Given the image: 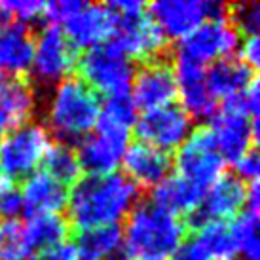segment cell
Masks as SVG:
<instances>
[{
	"label": "cell",
	"instance_id": "cell-1",
	"mask_svg": "<svg viewBox=\"0 0 260 260\" xmlns=\"http://www.w3.org/2000/svg\"><path fill=\"white\" fill-rule=\"evenodd\" d=\"M139 203V188L120 173L87 175L73 184L67 209L80 232L118 226Z\"/></svg>",
	"mask_w": 260,
	"mask_h": 260
},
{
	"label": "cell",
	"instance_id": "cell-2",
	"mask_svg": "<svg viewBox=\"0 0 260 260\" xmlns=\"http://www.w3.org/2000/svg\"><path fill=\"white\" fill-rule=\"evenodd\" d=\"M186 239V224L152 200L139 202L122 230V247L131 260H171Z\"/></svg>",
	"mask_w": 260,
	"mask_h": 260
},
{
	"label": "cell",
	"instance_id": "cell-3",
	"mask_svg": "<svg viewBox=\"0 0 260 260\" xmlns=\"http://www.w3.org/2000/svg\"><path fill=\"white\" fill-rule=\"evenodd\" d=\"M99 112L101 103L97 93L80 78H67L51 91L46 122L61 141H80L93 133Z\"/></svg>",
	"mask_w": 260,
	"mask_h": 260
},
{
	"label": "cell",
	"instance_id": "cell-4",
	"mask_svg": "<svg viewBox=\"0 0 260 260\" xmlns=\"http://www.w3.org/2000/svg\"><path fill=\"white\" fill-rule=\"evenodd\" d=\"M112 17L109 42L133 61H154L164 51L166 38L146 14V6L137 0H114L107 4Z\"/></svg>",
	"mask_w": 260,
	"mask_h": 260
},
{
	"label": "cell",
	"instance_id": "cell-5",
	"mask_svg": "<svg viewBox=\"0 0 260 260\" xmlns=\"http://www.w3.org/2000/svg\"><path fill=\"white\" fill-rule=\"evenodd\" d=\"M50 148V133L40 123L27 122L0 139V177L6 182L25 181L37 173Z\"/></svg>",
	"mask_w": 260,
	"mask_h": 260
},
{
	"label": "cell",
	"instance_id": "cell-6",
	"mask_svg": "<svg viewBox=\"0 0 260 260\" xmlns=\"http://www.w3.org/2000/svg\"><path fill=\"white\" fill-rule=\"evenodd\" d=\"M230 6L213 0H158L146 6V14L164 38H186L203 21L226 19Z\"/></svg>",
	"mask_w": 260,
	"mask_h": 260
},
{
	"label": "cell",
	"instance_id": "cell-7",
	"mask_svg": "<svg viewBox=\"0 0 260 260\" xmlns=\"http://www.w3.org/2000/svg\"><path fill=\"white\" fill-rule=\"evenodd\" d=\"M80 80L95 93L109 95L129 93L131 82L135 76V67L127 55L110 42L87 50L78 61Z\"/></svg>",
	"mask_w": 260,
	"mask_h": 260
},
{
	"label": "cell",
	"instance_id": "cell-8",
	"mask_svg": "<svg viewBox=\"0 0 260 260\" xmlns=\"http://www.w3.org/2000/svg\"><path fill=\"white\" fill-rule=\"evenodd\" d=\"M224 166L226 164L218 154L213 135L207 127L192 131L175 154L177 175L202 190H207L222 177Z\"/></svg>",
	"mask_w": 260,
	"mask_h": 260
},
{
	"label": "cell",
	"instance_id": "cell-9",
	"mask_svg": "<svg viewBox=\"0 0 260 260\" xmlns=\"http://www.w3.org/2000/svg\"><path fill=\"white\" fill-rule=\"evenodd\" d=\"M78 65V53L67 40L63 30L50 25L35 38V53L30 73L40 86H57L71 78V73Z\"/></svg>",
	"mask_w": 260,
	"mask_h": 260
},
{
	"label": "cell",
	"instance_id": "cell-10",
	"mask_svg": "<svg viewBox=\"0 0 260 260\" xmlns=\"http://www.w3.org/2000/svg\"><path fill=\"white\" fill-rule=\"evenodd\" d=\"M129 146V129L97 120L95 133H89L78 141L76 158L82 171L89 175H109L122 164V158Z\"/></svg>",
	"mask_w": 260,
	"mask_h": 260
},
{
	"label": "cell",
	"instance_id": "cell-11",
	"mask_svg": "<svg viewBox=\"0 0 260 260\" xmlns=\"http://www.w3.org/2000/svg\"><path fill=\"white\" fill-rule=\"evenodd\" d=\"M192 131L194 120L175 103L159 109L145 110L135 122L139 141L167 154L177 150L190 137Z\"/></svg>",
	"mask_w": 260,
	"mask_h": 260
},
{
	"label": "cell",
	"instance_id": "cell-12",
	"mask_svg": "<svg viewBox=\"0 0 260 260\" xmlns=\"http://www.w3.org/2000/svg\"><path fill=\"white\" fill-rule=\"evenodd\" d=\"M239 48V32L226 19L203 21L186 38L179 42L177 57L194 61L198 65H213L232 57Z\"/></svg>",
	"mask_w": 260,
	"mask_h": 260
},
{
	"label": "cell",
	"instance_id": "cell-13",
	"mask_svg": "<svg viewBox=\"0 0 260 260\" xmlns=\"http://www.w3.org/2000/svg\"><path fill=\"white\" fill-rule=\"evenodd\" d=\"M245 182L236 175H222L205 190L200 207L188 217V222L196 230L207 222H230L245 207Z\"/></svg>",
	"mask_w": 260,
	"mask_h": 260
},
{
	"label": "cell",
	"instance_id": "cell-14",
	"mask_svg": "<svg viewBox=\"0 0 260 260\" xmlns=\"http://www.w3.org/2000/svg\"><path fill=\"white\" fill-rule=\"evenodd\" d=\"M207 129L213 135L215 146L222 156L224 164H236L241 156L253 150V145L258 137L256 120L230 107L217 110V114L211 118V125Z\"/></svg>",
	"mask_w": 260,
	"mask_h": 260
},
{
	"label": "cell",
	"instance_id": "cell-15",
	"mask_svg": "<svg viewBox=\"0 0 260 260\" xmlns=\"http://www.w3.org/2000/svg\"><path fill=\"white\" fill-rule=\"evenodd\" d=\"M177 80V95L181 107L192 120H211L217 114V97L211 93L205 78V67L194 61L177 57L173 67Z\"/></svg>",
	"mask_w": 260,
	"mask_h": 260
},
{
	"label": "cell",
	"instance_id": "cell-16",
	"mask_svg": "<svg viewBox=\"0 0 260 260\" xmlns=\"http://www.w3.org/2000/svg\"><path fill=\"white\" fill-rule=\"evenodd\" d=\"M61 27L74 50H91L109 42L112 35V17L107 4L80 2L63 19Z\"/></svg>",
	"mask_w": 260,
	"mask_h": 260
},
{
	"label": "cell",
	"instance_id": "cell-17",
	"mask_svg": "<svg viewBox=\"0 0 260 260\" xmlns=\"http://www.w3.org/2000/svg\"><path fill=\"white\" fill-rule=\"evenodd\" d=\"M131 99L137 109L152 110L171 105L177 97V80L173 67L161 61H146L143 67L135 69V76L131 82Z\"/></svg>",
	"mask_w": 260,
	"mask_h": 260
},
{
	"label": "cell",
	"instance_id": "cell-18",
	"mask_svg": "<svg viewBox=\"0 0 260 260\" xmlns=\"http://www.w3.org/2000/svg\"><path fill=\"white\" fill-rule=\"evenodd\" d=\"M171 156L145 143H133L122 158V167L125 177L137 188H154L169 177L171 171Z\"/></svg>",
	"mask_w": 260,
	"mask_h": 260
},
{
	"label": "cell",
	"instance_id": "cell-19",
	"mask_svg": "<svg viewBox=\"0 0 260 260\" xmlns=\"http://www.w3.org/2000/svg\"><path fill=\"white\" fill-rule=\"evenodd\" d=\"M37 109V91L23 76L0 74V133L29 122Z\"/></svg>",
	"mask_w": 260,
	"mask_h": 260
},
{
	"label": "cell",
	"instance_id": "cell-20",
	"mask_svg": "<svg viewBox=\"0 0 260 260\" xmlns=\"http://www.w3.org/2000/svg\"><path fill=\"white\" fill-rule=\"evenodd\" d=\"M23 207L32 215H59L67 207L69 190L44 171H37L23 182Z\"/></svg>",
	"mask_w": 260,
	"mask_h": 260
},
{
	"label": "cell",
	"instance_id": "cell-21",
	"mask_svg": "<svg viewBox=\"0 0 260 260\" xmlns=\"http://www.w3.org/2000/svg\"><path fill=\"white\" fill-rule=\"evenodd\" d=\"M35 37L23 25H0V74L21 76L30 71Z\"/></svg>",
	"mask_w": 260,
	"mask_h": 260
},
{
	"label": "cell",
	"instance_id": "cell-22",
	"mask_svg": "<svg viewBox=\"0 0 260 260\" xmlns=\"http://www.w3.org/2000/svg\"><path fill=\"white\" fill-rule=\"evenodd\" d=\"M203 194L205 190L192 184L186 179H182L179 175H169L152 190V202L177 217L181 215L190 217L200 207Z\"/></svg>",
	"mask_w": 260,
	"mask_h": 260
},
{
	"label": "cell",
	"instance_id": "cell-23",
	"mask_svg": "<svg viewBox=\"0 0 260 260\" xmlns=\"http://www.w3.org/2000/svg\"><path fill=\"white\" fill-rule=\"evenodd\" d=\"M207 86L215 97H222L224 101L234 95L241 93L254 80V71L245 65L241 59L226 57L213 63L211 69L205 71Z\"/></svg>",
	"mask_w": 260,
	"mask_h": 260
},
{
	"label": "cell",
	"instance_id": "cell-24",
	"mask_svg": "<svg viewBox=\"0 0 260 260\" xmlns=\"http://www.w3.org/2000/svg\"><path fill=\"white\" fill-rule=\"evenodd\" d=\"M29 251H48L65 243L69 236V220L61 215H32L23 224Z\"/></svg>",
	"mask_w": 260,
	"mask_h": 260
},
{
	"label": "cell",
	"instance_id": "cell-25",
	"mask_svg": "<svg viewBox=\"0 0 260 260\" xmlns=\"http://www.w3.org/2000/svg\"><path fill=\"white\" fill-rule=\"evenodd\" d=\"M78 260H110L122 249V228L103 226L78 234L74 243Z\"/></svg>",
	"mask_w": 260,
	"mask_h": 260
},
{
	"label": "cell",
	"instance_id": "cell-26",
	"mask_svg": "<svg viewBox=\"0 0 260 260\" xmlns=\"http://www.w3.org/2000/svg\"><path fill=\"white\" fill-rule=\"evenodd\" d=\"M44 173L50 175L51 179H55L59 184L69 186L80 179L82 175V167L78 164L76 152L73 146L67 143H59V145H50L46 156L42 159Z\"/></svg>",
	"mask_w": 260,
	"mask_h": 260
},
{
	"label": "cell",
	"instance_id": "cell-27",
	"mask_svg": "<svg viewBox=\"0 0 260 260\" xmlns=\"http://www.w3.org/2000/svg\"><path fill=\"white\" fill-rule=\"evenodd\" d=\"M194 238L203 245L211 260H234L238 256L230 222H207L198 228Z\"/></svg>",
	"mask_w": 260,
	"mask_h": 260
},
{
	"label": "cell",
	"instance_id": "cell-28",
	"mask_svg": "<svg viewBox=\"0 0 260 260\" xmlns=\"http://www.w3.org/2000/svg\"><path fill=\"white\" fill-rule=\"evenodd\" d=\"M238 254L245 260H258V213L243 211L230 222Z\"/></svg>",
	"mask_w": 260,
	"mask_h": 260
},
{
	"label": "cell",
	"instance_id": "cell-29",
	"mask_svg": "<svg viewBox=\"0 0 260 260\" xmlns=\"http://www.w3.org/2000/svg\"><path fill=\"white\" fill-rule=\"evenodd\" d=\"M139 118V109L129 93L109 95L105 105L101 107L99 120L123 129H131Z\"/></svg>",
	"mask_w": 260,
	"mask_h": 260
},
{
	"label": "cell",
	"instance_id": "cell-30",
	"mask_svg": "<svg viewBox=\"0 0 260 260\" xmlns=\"http://www.w3.org/2000/svg\"><path fill=\"white\" fill-rule=\"evenodd\" d=\"M29 245L19 220H0V260L29 258Z\"/></svg>",
	"mask_w": 260,
	"mask_h": 260
},
{
	"label": "cell",
	"instance_id": "cell-31",
	"mask_svg": "<svg viewBox=\"0 0 260 260\" xmlns=\"http://www.w3.org/2000/svg\"><path fill=\"white\" fill-rule=\"evenodd\" d=\"M46 2L38 0H4L0 2V25L15 23L27 27L29 23L38 21L44 17Z\"/></svg>",
	"mask_w": 260,
	"mask_h": 260
},
{
	"label": "cell",
	"instance_id": "cell-32",
	"mask_svg": "<svg viewBox=\"0 0 260 260\" xmlns=\"http://www.w3.org/2000/svg\"><path fill=\"white\" fill-rule=\"evenodd\" d=\"M228 15L232 19V27L245 35V37H256L260 30V4L254 0L234 4L228 10Z\"/></svg>",
	"mask_w": 260,
	"mask_h": 260
},
{
	"label": "cell",
	"instance_id": "cell-33",
	"mask_svg": "<svg viewBox=\"0 0 260 260\" xmlns=\"http://www.w3.org/2000/svg\"><path fill=\"white\" fill-rule=\"evenodd\" d=\"M21 213H25L21 190L6 182L0 188V218L2 220H17Z\"/></svg>",
	"mask_w": 260,
	"mask_h": 260
},
{
	"label": "cell",
	"instance_id": "cell-34",
	"mask_svg": "<svg viewBox=\"0 0 260 260\" xmlns=\"http://www.w3.org/2000/svg\"><path fill=\"white\" fill-rule=\"evenodd\" d=\"M234 167H236V177H238L239 181L245 182V184L258 181V171H260L258 152L254 150V148L249 150L245 156H241V158L234 164Z\"/></svg>",
	"mask_w": 260,
	"mask_h": 260
},
{
	"label": "cell",
	"instance_id": "cell-35",
	"mask_svg": "<svg viewBox=\"0 0 260 260\" xmlns=\"http://www.w3.org/2000/svg\"><path fill=\"white\" fill-rule=\"evenodd\" d=\"M171 260H211L207 251L203 249V245L198 239L192 236L190 239H184L182 245L179 247V251L175 253Z\"/></svg>",
	"mask_w": 260,
	"mask_h": 260
},
{
	"label": "cell",
	"instance_id": "cell-36",
	"mask_svg": "<svg viewBox=\"0 0 260 260\" xmlns=\"http://www.w3.org/2000/svg\"><path fill=\"white\" fill-rule=\"evenodd\" d=\"M239 53H241V61L249 65L254 71V67L260 63V40L258 37H245L243 42H239Z\"/></svg>",
	"mask_w": 260,
	"mask_h": 260
},
{
	"label": "cell",
	"instance_id": "cell-37",
	"mask_svg": "<svg viewBox=\"0 0 260 260\" xmlns=\"http://www.w3.org/2000/svg\"><path fill=\"white\" fill-rule=\"evenodd\" d=\"M37 260H78L76 249L73 243H61V245L48 249L40 254V258Z\"/></svg>",
	"mask_w": 260,
	"mask_h": 260
},
{
	"label": "cell",
	"instance_id": "cell-38",
	"mask_svg": "<svg viewBox=\"0 0 260 260\" xmlns=\"http://www.w3.org/2000/svg\"><path fill=\"white\" fill-rule=\"evenodd\" d=\"M4 184H6V181H4V179H2V177H0V188L4 186Z\"/></svg>",
	"mask_w": 260,
	"mask_h": 260
},
{
	"label": "cell",
	"instance_id": "cell-39",
	"mask_svg": "<svg viewBox=\"0 0 260 260\" xmlns=\"http://www.w3.org/2000/svg\"><path fill=\"white\" fill-rule=\"evenodd\" d=\"M25 260H37V258H30V256H29V258H25Z\"/></svg>",
	"mask_w": 260,
	"mask_h": 260
},
{
	"label": "cell",
	"instance_id": "cell-40",
	"mask_svg": "<svg viewBox=\"0 0 260 260\" xmlns=\"http://www.w3.org/2000/svg\"><path fill=\"white\" fill-rule=\"evenodd\" d=\"M110 260H120V258H110Z\"/></svg>",
	"mask_w": 260,
	"mask_h": 260
}]
</instances>
